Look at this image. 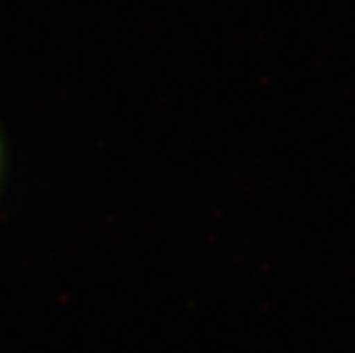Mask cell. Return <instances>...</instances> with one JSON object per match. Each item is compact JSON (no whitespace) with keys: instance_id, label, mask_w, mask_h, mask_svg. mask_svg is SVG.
Returning a JSON list of instances; mask_svg holds the SVG:
<instances>
[{"instance_id":"cell-1","label":"cell","mask_w":355,"mask_h":353,"mask_svg":"<svg viewBox=\"0 0 355 353\" xmlns=\"http://www.w3.org/2000/svg\"><path fill=\"white\" fill-rule=\"evenodd\" d=\"M0 177H3V142H0Z\"/></svg>"}]
</instances>
